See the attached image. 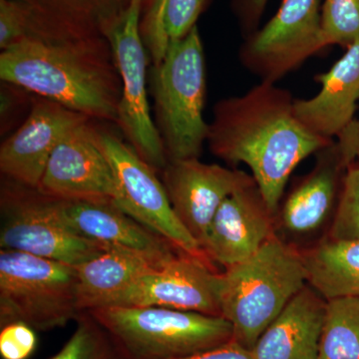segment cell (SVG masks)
Masks as SVG:
<instances>
[{
    "instance_id": "cell-21",
    "label": "cell",
    "mask_w": 359,
    "mask_h": 359,
    "mask_svg": "<svg viewBox=\"0 0 359 359\" xmlns=\"http://www.w3.org/2000/svg\"><path fill=\"white\" fill-rule=\"evenodd\" d=\"M165 262H156L130 250L107 249L75 266L78 308L81 313L104 308L142 275Z\"/></svg>"
},
{
    "instance_id": "cell-6",
    "label": "cell",
    "mask_w": 359,
    "mask_h": 359,
    "mask_svg": "<svg viewBox=\"0 0 359 359\" xmlns=\"http://www.w3.org/2000/svg\"><path fill=\"white\" fill-rule=\"evenodd\" d=\"M73 266L18 250H0V327L25 323L62 327L81 313Z\"/></svg>"
},
{
    "instance_id": "cell-24",
    "label": "cell",
    "mask_w": 359,
    "mask_h": 359,
    "mask_svg": "<svg viewBox=\"0 0 359 359\" xmlns=\"http://www.w3.org/2000/svg\"><path fill=\"white\" fill-rule=\"evenodd\" d=\"M65 346L50 359H126L108 332L87 311Z\"/></svg>"
},
{
    "instance_id": "cell-12",
    "label": "cell",
    "mask_w": 359,
    "mask_h": 359,
    "mask_svg": "<svg viewBox=\"0 0 359 359\" xmlns=\"http://www.w3.org/2000/svg\"><path fill=\"white\" fill-rule=\"evenodd\" d=\"M162 183L175 214L203 250L219 205L238 189L256 182L242 170L194 158L168 161Z\"/></svg>"
},
{
    "instance_id": "cell-11",
    "label": "cell",
    "mask_w": 359,
    "mask_h": 359,
    "mask_svg": "<svg viewBox=\"0 0 359 359\" xmlns=\"http://www.w3.org/2000/svg\"><path fill=\"white\" fill-rule=\"evenodd\" d=\"M106 306H158L222 316L219 273L209 259L180 252L142 275Z\"/></svg>"
},
{
    "instance_id": "cell-7",
    "label": "cell",
    "mask_w": 359,
    "mask_h": 359,
    "mask_svg": "<svg viewBox=\"0 0 359 359\" xmlns=\"http://www.w3.org/2000/svg\"><path fill=\"white\" fill-rule=\"evenodd\" d=\"M152 1L131 0L106 39L122 84L117 124L142 159L162 171L169 160L149 106L147 47L141 32L142 11H147Z\"/></svg>"
},
{
    "instance_id": "cell-16",
    "label": "cell",
    "mask_w": 359,
    "mask_h": 359,
    "mask_svg": "<svg viewBox=\"0 0 359 359\" xmlns=\"http://www.w3.org/2000/svg\"><path fill=\"white\" fill-rule=\"evenodd\" d=\"M53 200L68 226L106 249L130 250L156 262L168 261L183 252L138 223L114 202Z\"/></svg>"
},
{
    "instance_id": "cell-27",
    "label": "cell",
    "mask_w": 359,
    "mask_h": 359,
    "mask_svg": "<svg viewBox=\"0 0 359 359\" xmlns=\"http://www.w3.org/2000/svg\"><path fill=\"white\" fill-rule=\"evenodd\" d=\"M32 34L27 11L15 0H0V49L2 51Z\"/></svg>"
},
{
    "instance_id": "cell-2",
    "label": "cell",
    "mask_w": 359,
    "mask_h": 359,
    "mask_svg": "<svg viewBox=\"0 0 359 359\" xmlns=\"http://www.w3.org/2000/svg\"><path fill=\"white\" fill-rule=\"evenodd\" d=\"M0 78L91 119L117 123L122 84L107 39L29 35L1 52Z\"/></svg>"
},
{
    "instance_id": "cell-23",
    "label": "cell",
    "mask_w": 359,
    "mask_h": 359,
    "mask_svg": "<svg viewBox=\"0 0 359 359\" xmlns=\"http://www.w3.org/2000/svg\"><path fill=\"white\" fill-rule=\"evenodd\" d=\"M318 359H359V297L327 301Z\"/></svg>"
},
{
    "instance_id": "cell-1",
    "label": "cell",
    "mask_w": 359,
    "mask_h": 359,
    "mask_svg": "<svg viewBox=\"0 0 359 359\" xmlns=\"http://www.w3.org/2000/svg\"><path fill=\"white\" fill-rule=\"evenodd\" d=\"M294 100L287 90L262 81L244 95L218 101L209 123L207 143L212 154L231 166L249 167L275 215L295 168L334 142L299 121Z\"/></svg>"
},
{
    "instance_id": "cell-17",
    "label": "cell",
    "mask_w": 359,
    "mask_h": 359,
    "mask_svg": "<svg viewBox=\"0 0 359 359\" xmlns=\"http://www.w3.org/2000/svg\"><path fill=\"white\" fill-rule=\"evenodd\" d=\"M313 169L295 184L276 214V233L294 241L311 237L334 219L339 203L342 164L335 142L316 153Z\"/></svg>"
},
{
    "instance_id": "cell-28",
    "label": "cell",
    "mask_w": 359,
    "mask_h": 359,
    "mask_svg": "<svg viewBox=\"0 0 359 359\" xmlns=\"http://www.w3.org/2000/svg\"><path fill=\"white\" fill-rule=\"evenodd\" d=\"M36 330L16 321L1 327L0 355L2 359H29L36 351Z\"/></svg>"
},
{
    "instance_id": "cell-3",
    "label": "cell",
    "mask_w": 359,
    "mask_h": 359,
    "mask_svg": "<svg viewBox=\"0 0 359 359\" xmlns=\"http://www.w3.org/2000/svg\"><path fill=\"white\" fill-rule=\"evenodd\" d=\"M308 285L302 250L280 235L254 256L219 273L222 316L235 341L252 351L266 327Z\"/></svg>"
},
{
    "instance_id": "cell-30",
    "label": "cell",
    "mask_w": 359,
    "mask_h": 359,
    "mask_svg": "<svg viewBox=\"0 0 359 359\" xmlns=\"http://www.w3.org/2000/svg\"><path fill=\"white\" fill-rule=\"evenodd\" d=\"M269 0H233V6L243 28L247 32H256V27Z\"/></svg>"
},
{
    "instance_id": "cell-20",
    "label": "cell",
    "mask_w": 359,
    "mask_h": 359,
    "mask_svg": "<svg viewBox=\"0 0 359 359\" xmlns=\"http://www.w3.org/2000/svg\"><path fill=\"white\" fill-rule=\"evenodd\" d=\"M32 20V34L53 39H106L131 0H15Z\"/></svg>"
},
{
    "instance_id": "cell-5",
    "label": "cell",
    "mask_w": 359,
    "mask_h": 359,
    "mask_svg": "<svg viewBox=\"0 0 359 359\" xmlns=\"http://www.w3.org/2000/svg\"><path fill=\"white\" fill-rule=\"evenodd\" d=\"M126 359H175L209 351L233 339L223 316L158 306H105L87 311Z\"/></svg>"
},
{
    "instance_id": "cell-9",
    "label": "cell",
    "mask_w": 359,
    "mask_h": 359,
    "mask_svg": "<svg viewBox=\"0 0 359 359\" xmlns=\"http://www.w3.org/2000/svg\"><path fill=\"white\" fill-rule=\"evenodd\" d=\"M98 140L114 174L115 204L177 250L208 259L199 243L175 214L154 168L142 159L131 145L109 132L98 131Z\"/></svg>"
},
{
    "instance_id": "cell-13",
    "label": "cell",
    "mask_w": 359,
    "mask_h": 359,
    "mask_svg": "<svg viewBox=\"0 0 359 359\" xmlns=\"http://www.w3.org/2000/svg\"><path fill=\"white\" fill-rule=\"evenodd\" d=\"M36 190L51 199L115 203L114 174L90 121L71 130L54 149Z\"/></svg>"
},
{
    "instance_id": "cell-22",
    "label": "cell",
    "mask_w": 359,
    "mask_h": 359,
    "mask_svg": "<svg viewBox=\"0 0 359 359\" xmlns=\"http://www.w3.org/2000/svg\"><path fill=\"white\" fill-rule=\"evenodd\" d=\"M302 254L308 285L325 301L359 297V238L334 240L327 236Z\"/></svg>"
},
{
    "instance_id": "cell-4",
    "label": "cell",
    "mask_w": 359,
    "mask_h": 359,
    "mask_svg": "<svg viewBox=\"0 0 359 359\" xmlns=\"http://www.w3.org/2000/svg\"><path fill=\"white\" fill-rule=\"evenodd\" d=\"M152 92L155 124L168 160L199 159L209 123L204 118L207 77L198 26L169 42L164 58L154 65Z\"/></svg>"
},
{
    "instance_id": "cell-31",
    "label": "cell",
    "mask_w": 359,
    "mask_h": 359,
    "mask_svg": "<svg viewBox=\"0 0 359 359\" xmlns=\"http://www.w3.org/2000/svg\"><path fill=\"white\" fill-rule=\"evenodd\" d=\"M175 359H255V358L252 351L241 346L235 340H231L228 344L215 347L209 351Z\"/></svg>"
},
{
    "instance_id": "cell-10",
    "label": "cell",
    "mask_w": 359,
    "mask_h": 359,
    "mask_svg": "<svg viewBox=\"0 0 359 359\" xmlns=\"http://www.w3.org/2000/svg\"><path fill=\"white\" fill-rule=\"evenodd\" d=\"M327 47L320 0H283L276 15L250 34L240 59L262 81L276 83Z\"/></svg>"
},
{
    "instance_id": "cell-25",
    "label": "cell",
    "mask_w": 359,
    "mask_h": 359,
    "mask_svg": "<svg viewBox=\"0 0 359 359\" xmlns=\"http://www.w3.org/2000/svg\"><path fill=\"white\" fill-rule=\"evenodd\" d=\"M320 11L327 46L346 48L359 40V0H325Z\"/></svg>"
},
{
    "instance_id": "cell-29",
    "label": "cell",
    "mask_w": 359,
    "mask_h": 359,
    "mask_svg": "<svg viewBox=\"0 0 359 359\" xmlns=\"http://www.w3.org/2000/svg\"><path fill=\"white\" fill-rule=\"evenodd\" d=\"M335 145L344 167L359 162V119H354L337 136Z\"/></svg>"
},
{
    "instance_id": "cell-18",
    "label": "cell",
    "mask_w": 359,
    "mask_h": 359,
    "mask_svg": "<svg viewBox=\"0 0 359 359\" xmlns=\"http://www.w3.org/2000/svg\"><path fill=\"white\" fill-rule=\"evenodd\" d=\"M320 91L311 99H295V115L313 133L334 140L354 120L359 100V40L327 73L314 77Z\"/></svg>"
},
{
    "instance_id": "cell-14",
    "label": "cell",
    "mask_w": 359,
    "mask_h": 359,
    "mask_svg": "<svg viewBox=\"0 0 359 359\" xmlns=\"http://www.w3.org/2000/svg\"><path fill=\"white\" fill-rule=\"evenodd\" d=\"M90 120L39 97L20 128L2 142L0 171L9 181L36 189L54 149L71 130Z\"/></svg>"
},
{
    "instance_id": "cell-15",
    "label": "cell",
    "mask_w": 359,
    "mask_h": 359,
    "mask_svg": "<svg viewBox=\"0 0 359 359\" xmlns=\"http://www.w3.org/2000/svg\"><path fill=\"white\" fill-rule=\"evenodd\" d=\"M276 233V215L255 183L238 189L219 205L203 250L211 263L226 269L254 256Z\"/></svg>"
},
{
    "instance_id": "cell-19",
    "label": "cell",
    "mask_w": 359,
    "mask_h": 359,
    "mask_svg": "<svg viewBox=\"0 0 359 359\" xmlns=\"http://www.w3.org/2000/svg\"><path fill=\"white\" fill-rule=\"evenodd\" d=\"M325 306L306 285L257 339L255 359H318Z\"/></svg>"
},
{
    "instance_id": "cell-26",
    "label": "cell",
    "mask_w": 359,
    "mask_h": 359,
    "mask_svg": "<svg viewBox=\"0 0 359 359\" xmlns=\"http://www.w3.org/2000/svg\"><path fill=\"white\" fill-rule=\"evenodd\" d=\"M327 237L334 240L359 238V166H348L342 178L339 203Z\"/></svg>"
},
{
    "instance_id": "cell-8",
    "label": "cell",
    "mask_w": 359,
    "mask_h": 359,
    "mask_svg": "<svg viewBox=\"0 0 359 359\" xmlns=\"http://www.w3.org/2000/svg\"><path fill=\"white\" fill-rule=\"evenodd\" d=\"M13 183L2 190V250H18L73 266L107 250L68 226L53 199L36 189Z\"/></svg>"
}]
</instances>
